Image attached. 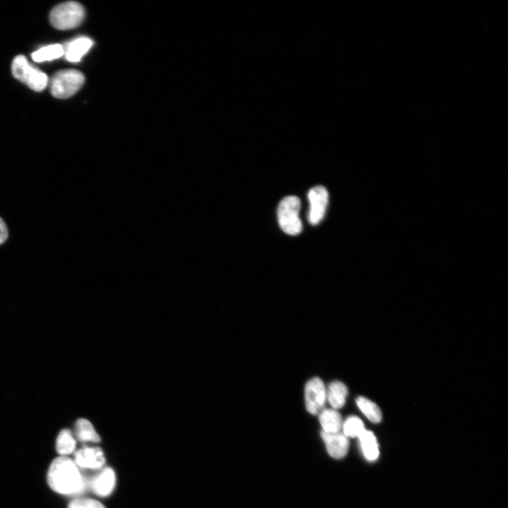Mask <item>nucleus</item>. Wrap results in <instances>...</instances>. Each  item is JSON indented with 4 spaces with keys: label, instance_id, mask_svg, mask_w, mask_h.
Instances as JSON below:
<instances>
[{
    "label": "nucleus",
    "instance_id": "a211bd4d",
    "mask_svg": "<svg viewBox=\"0 0 508 508\" xmlns=\"http://www.w3.org/2000/svg\"><path fill=\"white\" fill-rule=\"evenodd\" d=\"M65 55V49L59 44L43 47L32 54V58L37 62L51 61Z\"/></svg>",
    "mask_w": 508,
    "mask_h": 508
},
{
    "label": "nucleus",
    "instance_id": "423d86ee",
    "mask_svg": "<svg viewBox=\"0 0 508 508\" xmlns=\"http://www.w3.org/2000/svg\"><path fill=\"white\" fill-rule=\"evenodd\" d=\"M326 400V388L323 380L320 378L311 379L305 388V401L307 411L313 416L320 414Z\"/></svg>",
    "mask_w": 508,
    "mask_h": 508
},
{
    "label": "nucleus",
    "instance_id": "f3484780",
    "mask_svg": "<svg viewBox=\"0 0 508 508\" xmlns=\"http://www.w3.org/2000/svg\"><path fill=\"white\" fill-rule=\"evenodd\" d=\"M356 401L359 409L370 422L378 424L382 420V412L373 401L364 397H359Z\"/></svg>",
    "mask_w": 508,
    "mask_h": 508
},
{
    "label": "nucleus",
    "instance_id": "f257e3e1",
    "mask_svg": "<svg viewBox=\"0 0 508 508\" xmlns=\"http://www.w3.org/2000/svg\"><path fill=\"white\" fill-rule=\"evenodd\" d=\"M47 479L50 487L63 495L77 494L84 488L77 465L68 457L61 456L52 462Z\"/></svg>",
    "mask_w": 508,
    "mask_h": 508
},
{
    "label": "nucleus",
    "instance_id": "ddd939ff",
    "mask_svg": "<svg viewBox=\"0 0 508 508\" xmlns=\"http://www.w3.org/2000/svg\"><path fill=\"white\" fill-rule=\"evenodd\" d=\"M360 447L365 458L370 461H375L380 454L377 439L371 431L365 430L358 438Z\"/></svg>",
    "mask_w": 508,
    "mask_h": 508
},
{
    "label": "nucleus",
    "instance_id": "20e7f679",
    "mask_svg": "<svg viewBox=\"0 0 508 508\" xmlns=\"http://www.w3.org/2000/svg\"><path fill=\"white\" fill-rule=\"evenodd\" d=\"M301 202L295 196L285 197L278 206L277 217L281 229L286 234L295 236L302 231L300 218Z\"/></svg>",
    "mask_w": 508,
    "mask_h": 508
},
{
    "label": "nucleus",
    "instance_id": "7ed1b4c3",
    "mask_svg": "<svg viewBox=\"0 0 508 508\" xmlns=\"http://www.w3.org/2000/svg\"><path fill=\"white\" fill-rule=\"evenodd\" d=\"M84 7L77 2H67L55 7L50 14V21L58 30H70L78 27L84 20Z\"/></svg>",
    "mask_w": 508,
    "mask_h": 508
},
{
    "label": "nucleus",
    "instance_id": "f8f14e48",
    "mask_svg": "<svg viewBox=\"0 0 508 508\" xmlns=\"http://www.w3.org/2000/svg\"><path fill=\"white\" fill-rule=\"evenodd\" d=\"M320 421L323 431L329 433H339L342 427V420L336 409H327L320 413Z\"/></svg>",
    "mask_w": 508,
    "mask_h": 508
},
{
    "label": "nucleus",
    "instance_id": "9b49d317",
    "mask_svg": "<svg viewBox=\"0 0 508 508\" xmlns=\"http://www.w3.org/2000/svg\"><path fill=\"white\" fill-rule=\"evenodd\" d=\"M93 45L91 39L81 37L67 44L65 49L66 59L71 62L80 61L81 58L87 54Z\"/></svg>",
    "mask_w": 508,
    "mask_h": 508
},
{
    "label": "nucleus",
    "instance_id": "f03ea898",
    "mask_svg": "<svg viewBox=\"0 0 508 508\" xmlns=\"http://www.w3.org/2000/svg\"><path fill=\"white\" fill-rule=\"evenodd\" d=\"M84 75L75 70H61L55 73L50 82V92L55 98L67 99L75 95L84 86Z\"/></svg>",
    "mask_w": 508,
    "mask_h": 508
},
{
    "label": "nucleus",
    "instance_id": "4468645a",
    "mask_svg": "<svg viewBox=\"0 0 508 508\" xmlns=\"http://www.w3.org/2000/svg\"><path fill=\"white\" fill-rule=\"evenodd\" d=\"M348 389L340 381H334L326 389V399L334 409L342 408L346 402Z\"/></svg>",
    "mask_w": 508,
    "mask_h": 508
},
{
    "label": "nucleus",
    "instance_id": "1a4fd4ad",
    "mask_svg": "<svg viewBox=\"0 0 508 508\" xmlns=\"http://www.w3.org/2000/svg\"><path fill=\"white\" fill-rule=\"evenodd\" d=\"M322 437L326 444L329 454L335 459H342L346 456L349 447L348 438L343 433H329L322 432Z\"/></svg>",
    "mask_w": 508,
    "mask_h": 508
},
{
    "label": "nucleus",
    "instance_id": "aec40b11",
    "mask_svg": "<svg viewBox=\"0 0 508 508\" xmlns=\"http://www.w3.org/2000/svg\"><path fill=\"white\" fill-rule=\"evenodd\" d=\"M68 508H106V507L98 500L89 498H80L72 500Z\"/></svg>",
    "mask_w": 508,
    "mask_h": 508
},
{
    "label": "nucleus",
    "instance_id": "6ab92c4d",
    "mask_svg": "<svg viewBox=\"0 0 508 508\" xmlns=\"http://www.w3.org/2000/svg\"><path fill=\"white\" fill-rule=\"evenodd\" d=\"M343 434L347 438H359L366 430L364 422L358 417H351L342 424Z\"/></svg>",
    "mask_w": 508,
    "mask_h": 508
},
{
    "label": "nucleus",
    "instance_id": "2eb2a0df",
    "mask_svg": "<svg viewBox=\"0 0 508 508\" xmlns=\"http://www.w3.org/2000/svg\"><path fill=\"white\" fill-rule=\"evenodd\" d=\"M76 446V440L69 429H63L60 431L57 438L56 449L61 456L66 457L72 454Z\"/></svg>",
    "mask_w": 508,
    "mask_h": 508
},
{
    "label": "nucleus",
    "instance_id": "39448f33",
    "mask_svg": "<svg viewBox=\"0 0 508 508\" xmlns=\"http://www.w3.org/2000/svg\"><path fill=\"white\" fill-rule=\"evenodd\" d=\"M14 77L37 92L43 91L48 85L47 75L32 66L25 56H17L12 62Z\"/></svg>",
    "mask_w": 508,
    "mask_h": 508
},
{
    "label": "nucleus",
    "instance_id": "6e6552de",
    "mask_svg": "<svg viewBox=\"0 0 508 508\" xmlns=\"http://www.w3.org/2000/svg\"><path fill=\"white\" fill-rule=\"evenodd\" d=\"M75 464L86 469H99L106 463V457L100 448H84L75 453Z\"/></svg>",
    "mask_w": 508,
    "mask_h": 508
},
{
    "label": "nucleus",
    "instance_id": "412c9836",
    "mask_svg": "<svg viewBox=\"0 0 508 508\" xmlns=\"http://www.w3.org/2000/svg\"><path fill=\"white\" fill-rule=\"evenodd\" d=\"M9 236L8 229L4 220L0 217V245L6 242Z\"/></svg>",
    "mask_w": 508,
    "mask_h": 508
},
{
    "label": "nucleus",
    "instance_id": "0eeeda50",
    "mask_svg": "<svg viewBox=\"0 0 508 508\" xmlns=\"http://www.w3.org/2000/svg\"><path fill=\"white\" fill-rule=\"evenodd\" d=\"M308 199L310 204L308 220L311 225L316 226L325 216L329 203L328 190L322 186H315L309 190Z\"/></svg>",
    "mask_w": 508,
    "mask_h": 508
},
{
    "label": "nucleus",
    "instance_id": "9d476101",
    "mask_svg": "<svg viewBox=\"0 0 508 508\" xmlns=\"http://www.w3.org/2000/svg\"><path fill=\"white\" fill-rule=\"evenodd\" d=\"M116 485V475L111 468H105L91 482V489L95 495L101 497L110 496Z\"/></svg>",
    "mask_w": 508,
    "mask_h": 508
},
{
    "label": "nucleus",
    "instance_id": "dca6fc26",
    "mask_svg": "<svg viewBox=\"0 0 508 508\" xmlns=\"http://www.w3.org/2000/svg\"><path fill=\"white\" fill-rule=\"evenodd\" d=\"M76 435L81 442H100L101 437L95 431L92 424L85 419L77 420L75 426Z\"/></svg>",
    "mask_w": 508,
    "mask_h": 508
}]
</instances>
